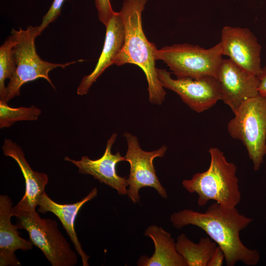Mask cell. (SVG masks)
<instances>
[{
	"mask_svg": "<svg viewBox=\"0 0 266 266\" xmlns=\"http://www.w3.org/2000/svg\"><path fill=\"white\" fill-rule=\"evenodd\" d=\"M170 221L177 229L192 225L204 231L223 250L228 266H234L238 262L255 266L260 261L259 251L247 247L240 238V232L253 219L240 213L236 207L226 208L215 202L204 212L189 209L174 212Z\"/></svg>",
	"mask_w": 266,
	"mask_h": 266,
	"instance_id": "6da1fadb",
	"label": "cell"
},
{
	"mask_svg": "<svg viewBox=\"0 0 266 266\" xmlns=\"http://www.w3.org/2000/svg\"><path fill=\"white\" fill-rule=\"evenodd\" d=\"M147 0H125L120 13L123 20L125 35L123 47L115 61L120 66L126 64L138 66L144 72L148 83L149 101L161 105L166 92L158 79L154 52L156 45L148 41L143 32L142 12Z\"/></svg>",
	"mask_w": 266,
	"mask_h": 266,
	"instance_id": "7a4b0ae2",
	"label": "cell"
},
{
	"mask_svg": "<svg viewBox=\"0 0 266 266\" xmlns=\"http://www.w3.org/2000/svg\"><path fill=\"white\" fill-rule=\"evenodd\" d=\"M208 152L210 161L207 169L184 179L182 185L188 192L198 194L200 206L213 200L226 208L235 207L241 198L236 166L229 162L217 147L210 148Z\"/></svg>",
	"mask_w": 266,
	"mask_h": 266,
	"instance_id": "3957f363",
	"label": "cell"
},
{
	"mask_svg": "<svg viewBox=\"0 0 266 266\" xmlns=\"http://www.w3.org/2000/svg\"><path fill=\"white\" fill-rule=\"evenodd\" d=\"M37 26H28L26 30L12 29L11 33L15 40L13 54L16 63L15 71L6 88L5 101L7 103L20 94V88L25 83L38 78L45 79L55 89L49 76V72L57 67L63 68L82 60L65 64H57L42 60L37 55L34 43L38 36Z\"/></svg>",
	"mask_w": 266,
	"mask_h": 266,
	"instance_id": "277c9868",
	"label": "cell"
},
{
	"mask_svg": "<svg viewBox=\"0 0 266 266\" xmlns=\"http://www.w3.org/2000/svg\"><path fill=\"white\" fill-rule=\"evenodd\" d=\"M227 130L246 147L255 171L260 169L266 155V99L259 95L244 101L233 113Z\"/></svg>",
	"mask_w": 266,
	"mask_h": 266,
	"instance_id": "5b68a950",
	"label": "cell"
},
{
	"mask_svg": "<svg viewBox=\"0 0 266 266\" xmlns=\"http://www.w3.org/2000/svg\"><path fill=\"white\" fill-rule=\"evenodd\" d=\"M18 229L26 230L33 244L39 248L52 266H75L78 259L60 231L57 222L42 218L36 210L13 212Z\"/></svg>",
	"mask_w": 266,
	"mask_h": 266,
	"instance_id": "8992f818",
	"label": "cell"
},
{
	"mask_svg": "<svg viewBox=\"0 0 266 266\" xmlns=\"http://www.w3.org/2000/svg\"><path fill=\"white\" fill-rule=\"evenodd\" d=\"M220 42L205 49L198 45L176 44L157 49L155 60H162L177 78L215 77L223 60Z\"/></svg>",
	"mask_w": 266,
	"mask_h": 266,
	"instance_id": "52a82bcc",
	"label": "cell"
},
{
	"mask_svg": "<svg viewBox=\"0 0 266 266\" xmlns=\"http://www.w3.org/2000/svg\"><path fill=\"white\" fill-rule=\"evenodd\" d=\"M128 149L124 156L125 161L130 165V172L128 178L129 189L127 195L134 203L140 201L139 190L142 187L155 189L163 198L167 197L165 188L162 185L156 174L153 160L165 155L167 147L164 145L153 151H145L141 149L136 136L128 132L124 133Z\"/></svg>",
	"mask_w": 266,
	"mask_h": 266,
	"instance_id": "ba28073f",
	"label": "cell"
},
{
	"mask_svg": "<svg viewBox=\"0 0 266 266\" xmlns=\"http://www.w3.org/2000/svg\"><path fill=\"white\" fill-rule=\"evenodd\" d=\"M156 71L162 86L176 93L185 103L197 112L201 113L210 109L221 100L215 77L174 79L166 69L156 68Z\"/></svg>",
	"mask_w": 266,
	"mask_h": 266,
	"instance_id": "9c48e42d",
	"label": "cell"
},
{
	"mask_svg": "<svg viewBox=\"0 0 266 266\" xmlns=\"http://www.w3.org/2000/svg\"><path fill=\"white\" fill-rule=\"evenodd\" d=\"M215 78L221 100L233 113L244 101L259 95L258 76L250 73L229 59H223Z\"/></svg>",
	"mask_w": 266,
	"mask_h": 266,
	"instance_id": "30bf717a",
	"label": "cell"
},
{
	"mask_svg": "<svg viewBox=\"0 0 266 266\" xmlns=\"http://www.w3.org/2000/svg\"><path fill=\"white\" fill-rule=\"evenodd\" d=\"M222 54L250 73L258 76L261 66L262 46L248 28L224 26L221 31Z\"/></svg>",
	"mask_w": 266,
	"mask_h": 266,
	"instance_id": "8fae6325",
	"label": "cell"
},
{
	"mask_svg": "<svg viewBox=\"0 0 266 266\" xmlns=\"http://www.w3.org/2000/svg\"><path fill=\"white\" fill-rule=\"evenodd\" d=\"M116 138L117 133H114L107 140L103 155L97 160H92L84 156L80 160L66 156L64 160L74 165L80 174L91 175L100 183L117 190L119 195H123L127 194L126 187L129 185L128 180L117 174L116 166L118 163L125 161V159L119 152L113 154L111 151Z\"/></svg>",
	"mask_w": 266,
	"mask_h": 266,
	"instance_id": "7c38bea8",
	"label": "cell"
},
{
	"mask_svg": "<svg viewBox=\"0 0 266 266\" xmlns=\"http://www.w3.org/2000/svg\"><path fill=\"white\" fill-rule=\"evenodd\" d=\"M2 150L4 156L12 158L17 163L25 179V194L13 207V211H35L41 196L45 192L49 180L47 175L33 171L27 162L22 148L11 139H4Z\"/></svg>",
	"mask_w": 266,
	"mask_h": 266,
	"instance_id": "4fadbf2b",
	"label": "cell"
},
{
	"mask_svg": "<svg viewBox=\"0 0 266 266\" xmlns=\"http://www.w3.org/2000/svg\"><path fill=\"white\" fill-rule=\"evenodd\" d=\"M106 27L103 47L93 71L84 76L77 89L79 95L86 94L91 86L103 72L112 64L121 51L125 40V27L120 12H114Z\"/></svg>",
	"mask_w": 266,
	"mask_h": 266,
	"instance_id": "5bb4252c",
	"label": "cell"
},
{
	"mask_svg": "<svg viewBox=\"0 0 266 266\" xmlns=\"http://www.w3.org/2000/svg\"><path fill=\"white\" fill-rule=\"evenodd\" d=\"M13 203L6 195L0 196V266H21L15 252L18 250L28 251L33 248L30 240L21 237L17 225H13Z\"/></svg>",
	"mask_w": 266,
	"mask_h": 266,
	"instance_id": "9a60e30c",
	"label": "cell"
},
{
	"mask_svg": "<svg viewBox=\"0 0 266 266\" xmlns=\"http://www.w3.org/2000/svg\"><path fill=\"white\" fill-rule=\"evenodd\" d=\"M98 195V189L93 188L89 193L80 201L72 204H60L53 200L45 192L41 196L38 202V211L41 213L50 212L60 220L69 236L77 253L81 258L82 265L89 266L90 256L83 250L74 228L75 218L81 207L88 201Z\"/></svg>",
	"mask_w": 266,
	"mask_h": 266,
	"instance_id": "2e32d148",
	"label": "cell"
},
{
	"mask_svg": "<svg viewBox=\"0 0 266 266\" xmlns=\"http://www.w3.org/2000/svg\"><path fill=\"white\" fill-rule=\"evenodd\" d=\"M144 234L153 240L155 251L150 257L141 256L137 261V266H187L178 252L176 242L169 233L162 227L151 225L146 229Z\"/></svg>",
	"mask_w": 266,
	"mask_h": 266,
	"instance_id": "e0dca14e",
	"label": "cell"
},
{
	"mask_svg": "<svg viewBox=\"0 0 266 266\" xmlns=\"http://www.w3.org/2000/svg\"><path fill=\"white\" fill-rule=\"evenodd\" d=\"M217 244L209 236L202 237L198 243L189 239L184 233L177 238L176 247L187 266H207Z\"/></svg>",
	"mask_w": 266,
	"mask_h": 266,
	"instance_id": "ac0fdd59",
	"label": "cell"
},
{
	"mask_svg": "<svg viewBox=\"0 0 266 266\" xmlns=\"http://www.w3.org/2000/svg\"><path fill=\"white\" fill-rule=\"evenodd\" d=\"M41 113V109L34 105L13 108L0 100V129L10 127L18 121H36Z\"/></svg>",
	"mask_w": 266,
	"mask_h": 266,
	"instance_id": "d6986e66",
	"label": "cell"
},
{
	"mask_svg": "<svg viewBox=\"0 0 266 266\" xmlns=\"http://www.w3.org/2000/svg\"><path fill=\"white\" fill-rule=\"evenodd\" d=\"M15 40L11 35L0 47V100L5 101L6 88L5 80L10 79L16 69L13 54Z\"/></svg>",
	"mask_w": 266,
	"mask_h": 266,
	"instance_id": "ffe728a7",
	"label": "cell"
},
{
	"mask_svg": "<svg viewBox=\"0 0 266 266\" xmlns=\"http://www.w3.org/2000/svg\"><path fill=\"white\" fill-rule=\"evenodd\" d=\"M65 0H54L46 14L43 17L41 24L37 26V32L39 35L42 32L53 22L61 13V9Z\"/></svg>",
	"mask_w": 266,
	"mask_h": 266,
	"instance_id": "44dd1931",
	"label": "cell"
},
{
	"mask_svg": "<svg viewBox=\"0 0 266 266\" xmlns=\"http://www.w3.org/2000/svg\"><path fill=\"white\" fill-rule=\"evenodd\" d=\"M96 5L100 21L106 26L114 12L110 0H96Z\"/></svg>",
	"mask_w": 266,
	"mask_h": 266,
	"instance_id": "7402d4cb",
	"label": "cell"
},
{
	"mask_svg": "<svg viewBox=\"0 0 266 266\" xmlns=\"http://www.w3.org/2000/svg\"><path fill=\"white\" fill-rule=\"evenodd\" d=\"M224 260H225L224 253L222 249L217 245L207 266H221Z\"/></svg>",
	"mask_w": 266,
	"mask_h": 266,
	"instance_id": "603a6c76",
	"label": "cell"
},
{
	"mask_svg": "<svg viewBox=\"0 0 266 266\" xmlns=\"http://www.w3.org/2000/svg\"><path fill=\"white\" fill-rule=\"evenodd\" d=\"M259 80V94L266 99V66L262 67V71L258 76Z\"/></svg>",
	"mask_w": 266,
	"mask_h": 266,
	"instance_id": "cb8c5ba5",
	"label": "cell"
},
{
	"mask_svg": "<svg viewBox=\"0 0 266 266\" xmlns=\"http://www.w3.org/2000/svg\"></svg>",
	"mask_w": 266,
	"mask_h": 266,
	"instance_id": "d4e9b609",
	"label": "cell"
}]
</instances>
